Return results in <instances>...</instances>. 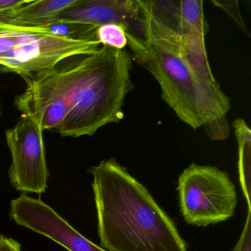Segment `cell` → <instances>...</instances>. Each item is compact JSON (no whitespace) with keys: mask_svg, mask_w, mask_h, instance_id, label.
Wrapping results in <instances>:
<instances>
[{"mask_svg":"<svg viewBox=\"0 0 251 251\" xmlns=\"http://www.w3.org/2000/svg\"><path fill=\"white\" fill-rule=\"evenodd\" d=\"M101 248L108 251H188L173 220L116 160L89 169Z\"/></svg>","mask_w":251,"mask_h":251,"instance_id":"1","label":"cell"},{"mask_svg":"<svg viewBox=\"0 0 251 251\" xmlns=\"http://www.w3.org/2000/svg\"><path fill=\"white\" fill-rule=\"evenodd\" d=\"M76 67L70 109L55 130L62 136H92L124 118L125 98L134 89L131 55L126 49L102 45L76 61Z\"/></svg>","mask_w":251,"mask_h":251,"instance_id":"2","label":"cell"},{"mask_svg":"<svg viewBox=\"0 0 251 251\" xmlns=\"http://www.w3.org/2000/svg\"><path fill=\"white\" fill-rule=\"evenodd\" d=\"M136 62L159 83L162 98L179 119L194 129L206 123L205 105L190 69L180 55V45L149 40L126 33Z\"/></svg>","mask_w":251,"mask_h":251,"instance_id":"3","label":"cell"},{"mask_svg":"<svg viewBox=\"0 0 251 251\" xmlns=\"http://www.w3.org/2000/svg\"><path fill=\"white\" fill-rule=\"evenodd\" d=\"M179 205L185 221L206 227L229 220L237 204L234 184L217 167L192 164L179 176Z\"/></svg>","mask_w":251,"mask_h":251,"instance_id":"4","label":"cell"},{"mask_svg":"<svg viewBox=\"0 0 251 251\" xmlns=\"http://www.w3.org/2000/svg\"><path fill=\"white\" fill-rule=\"evenodd\" d=\"M76 61L26 79L25 91L15 100L23 116L31 117L42 130H56L70 109L75 81Z\"/></svg>","mask_w":251,"mask_h":251,"instance_id":"5","label":"cell"},{"mask_svg":"<svg viewBox=\"0 0 251 251\" xmlns=\"http://www.w3.org/2000/svg\"><path fill=\"white\" fill-rule=\"evenodd\" d=\"M100 47L98 41L73 40L49 30L35 32L0 56V72L16 73L26 80L64 60L93 53Z\"/></svg>","mask_w":251,"mask_h":251,"instance_id":"6","label":"cell"},{"mask_svg":"<svg viewBox=\"0 0 251 251\" xmlns=\"http://www.w3.org/2000/svg\"><path fill=\"white\" fill-rule=\"evenodd\" d=\"M11 155L8 177L13 187L24 193L41 195L48 189V172L43 130L30 117L23 116L5 133Z\"/></svg>","mask_w":251,"mask_h":251,"instance_id":"7","label":"cell"},{"mask_svg":"<svg viewBox=\"0 0 251 251\" xmlns=\"http://www.w3.org/2000/svg\"><path fill=\"white\" fill-rule=\"evenodd\" d=\"M207 32L191 28L183 33L180 55L190 69L198 84L207 112L218 115L230 109L228 98L213 75L207 57L205 36Z\"/></svg>","mask_w":251,"mask_h":251,"instance_id":"8","label":"cell"},{"mask_svg":"<svg viewBox=\"0 0 251 251\" xmlns=\"http://www.w3.org/2000/svg\"><path fill=\"white\" fill-rule=\"evenodd\" d=\"M55 21L79 23L97 29L117 23L126 27V33L143 36L138 0H82L77 6L64 11Z\"/></svg>","mask_w":251,"mask_h":251,"instance_id":"9","label":"cell"},{"mask_svg":"<svg viewBox=\"0 0 251 251\" xmlns=\"http://www.w3.org/2000/svg\"><path fill=\"white\" fill-rule=\"evenodd\" d=\"M82 0H41L29 1L14 10V18L36 26H46L55 21L64 11L77 6Z\"/></svg>","mask_w":251,"mask_h":251,"instance_id":"10","label":"cell"},{"mask_svg":"<svg viewBox=\"0 0 251 251\" xmlns=\"http://www.w3.org/2000/svg\"><path fill=\"white\" fill-rule=\"evenodd\" d=\"M239 149V181L242 192L246 198L248 211H251V130L243 119H236L233 123Z\"/></svg>","mask_w":251,"mask_h":251,"instance_id":"11","label":"cell"},{"mask_svg":"<svg viewBox=\"0 0 251 251\" xmlns=\"http://www.w3.org/2000/svg\"><path fill=\"white\" fill-rule=\"evenodd\" d=\"M202 3L201 0L179 1V14L183 33L191 28L208 32V25L204 16Z\"/></svg>","mask_w":251,"mask_h":251,"instance_id":"12","label":"cell"},{"mask_svg":"<svg viewBox=\"0 0 251 251\" xmlns=\"http://www.w3.org/2000/svg\"><path fill=\"white\" fill-rule=\"evenodd\" d=\"M46 27L50 33L67 39L73 40L98 41L96 37L98 29L90 26L79 23L55 21L47 25Z\"/></svg>","mask_w":251,"mask_h":251,"instance_id":"13","label":"cell"},{"mask_svg":"<svg viewBox=\"0 0 251 251\" xmlns=\"http://www.w3.org/2000/svg\"><path fill=\"white\" fill-rule=\"evenodd\" d=\"M96 37L100 45L114 49H126L127 45L126 27L123 25L110 23L100 26L96 31Z\"/></svg>","mask_w":251,"mask_h":251,"instance_id":"14","label":"cell"},{"mask_svg":"<svg viewBox=\"0 0 251 251\" xmlns=\"http://www.w3.org/2000/svg\"><path fill=\"white\" fill-rule=\"evenodd\" d=\"M203 127L210 139L213 141L225 140L230 135V127L226 117L207 122L203 125Z\"/></svg>","mask_w":251,"mask_h":251,"instance_id":"15","label":"cell"},{"mask_svg":"<svg viewBox=\"0 0 251 251\" xmlns=\"http://www.w3.org/2000/svg\"><path fill=\"white\" fill-rule=\"evenodd\" d=\"M211 3L214 6L220 8L226 11L233 20L235 23L241 27L242 30L246 33L248 36H250V32L242 19L241 15L240 10H239V1L233 0V1H229V0H212Z\"/></svg>","mask_w":251,"mask_h":251,"instance_id":"16","label":"cell"},{"mask_svg":"<svg viewBox=\"0 0 251 251\" xmlns=\"http://www.w3.org/2000/svg\"><path fill=\"white\" fill-rule=\"evenodd\" d=\"M232 251H251V211H248L242 234Z\"/></svg>","mask_w":251,"mask_h":251,"instance_id":"17","label":"cell"},{"mask_svg":"<svg viewBox=\"0 0 251 251\" xmlns=\"http://www.w3.org/2000/svg\"><path fill=\"white\" fill-rule=\"evenodd\" d=\"M14 11L0 13V30L25 27H42V26H36L29 23H23L17 20L13 16Z\"/></svg>","mask_w":251,"mask_h":251,"instance_id":"18","label":"cell"},{"mask_svg":"<svg viewBox=\"0 0 251 251\" xmlns=\"http://www.w3.org/2000/svg\"><path fill=\"white\" fill-rule=\"evenodd\" d=\"M0 251H22V246L15 239L0 235Z\"/></svg>","mask_w":251,"mask_h":251,"instance_id":"19","label":"cell"},{"mask_svg":"<svg viewBox=\"0 0 251 251\" xmlns=\"http://www.w3.org/2000/svg\"><path fill=\"white\" fill-rule=\"evenodd\" d=\"M28 2L25 0H0V13L14 11Z\"/></svg>","mask_w":251,"mask_h":251,"instance_id":"20","label":"cell"},{"mask_svg":"<svg viewBox=\"0 0 251 251\" xmlns=\"http://www.w3.org/2000/svg\"><path fill=\"white\" fill-rule=\"evenodd\" d=\"M0 114H1V111H0Z\"/></svg>","mask_w":251,"mask_h":251,"instance_id":"21","label":"cell"}]
</instances>
